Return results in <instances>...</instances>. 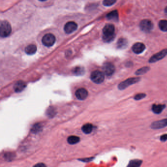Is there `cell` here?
I'll return each instance as SVG.
<instances>
[{
  "label": "cell",
  "mask_w": 167,
  "mask_h": 167,
  "mask_svg": "<svg viewBox=\"0 0 167 167\" xmlns=\"http://www.w3.org/2000/svg\"><path fill=\"white\" fill-rule=\"evenodd\" d=\"M35 166H45V165L44 164L40 163L36 165H35Z\"/></svg>",
  "instance_id": "28"
},
{
  "label": "cell",
  "mask_w": 167,
  "mask_h": 167,
  "mask_svg": "<svg viewBox=\"0 0 167 167\" xmlns=\"http://www.w3.org/2000/svg\"><path fill=\"white\" fill-rule=\"evenodd\" d=\"M140 27L143 31L149 33L153 28V24L152 21L149 20H143L140 23Z\"/></svg>",
  "instance_id": "8"
},
{
  "label": "cell",
  "mask_w": 167,
  "mask_h": 167,
  "mask_svg": "<svg viewBox=\"0 0 167 167\" xmlns=\"http://www.w3.org/2000/svg\"><path fill=\"white\" fill-rule=\"evenodd\" d=\"M167 127V118L153 122L150 127L153 130H160Z\"/></svg>",
  "instance_id": "9"
},
{
  "label": "cell",
  "mask_w": 167,
  "mask_h": 167,
  "mask_svg": "<svg viewBox=\"0 0 167 167\" xmlns=\"http://www.w3.org/2000/svg\"><path fill=\"white\" fill-rule=\"evenodd\" d=\"M80 138L76 136H70L68 138V143L70 145H75L79 142Z\"/></svg>",
  "instance_id": "20"
},
{
  "label": "cell",
  "mask_w": 167,
  "mask_h": 167,
  "mask_svg": "<svg viewBox=\"0 0 167 167\" xmlns=\"http://www.w3.org/2000/svg\"><path fill=\"white\" fill-rule=\"evenodd\" d=\"M146 95L145 93H139L134 96V99L136 101H140L146 98Z\"/></svg>",
  "instance_id": "24"
},
{
  "label": "cell",
  "mask_w": 167,
  "mask_h": 167,
  "mask_svg": "<svg viewBox=\"0 0 167 167\" xmlns=\"http://www.w3.org/2000/svg\"><path fill=\"white\" fill-rule=\"evenodd\" d=\"M158 26L160 29L162 31H167V20H161L159 23Z\"/></svg>",
  "instance_id": "22"
},
{
  "label": "cell",
  "mask_w": 167,
  "mask_h": 167,
  "mask_svg": "<svg viewBox=\"0 0 167 167\" xmlns=\"http://www.w3.org/2000/svg\"><path fill=\"white\" fill-rule=\"evenodd\" d=\"M117 47L120 49H123L126 48L127 45V41L124 38H120L117 42Z\"/></svg>",
  "instance_id": "18"
},
{
  "label": "cell",
  "mask_w": 167,
  "mask_h": 167,
  "mask_svg": "<svg viewBox=\"0 0 167 167\" xmlns=\"http://www.w3.org/2000/svg\"><path fill=\"white\" fill-rule=\"evenodd\" d=\"M90 78L92 82L96 84H101L104 80V72L96 70L91 73Z\"/></svg>",
  "instance_id": "4"
},
{
  "label": "cell",
  "mask_w": 167,
  "mask_h": 167,
  "mask_svg": "<svg viewBox=\"0 0 167 167\" xmlns=\"http://www.w3.org/2000/svg\"><path fill=\"white\" fill-rule=\"evenodd\" d=\"M26 87L27 83L25 82L22 80H19L15 83L13 86V89L14 90L15 92L19 93L23 91Z\"/></svg>",
  "instance_id": "12"
},
{
  "label": "cell",
  "mask_w": 167,
  "mask_h": 167,
  "mask_svg": "<svg viewBox=\"0 0 167 167\" xmlns=\"http://www.w3.org/2000/svg\"><path fill=\"white\" fill-rule=\"evenodd\" d=\"M115 27L112 24H107L103 29V37L102 38L105 42H110L114 40L115 37L114 34Z\"/></svg>",
  "instance_id": "1"
},
{
  "label": "cell",
  "mask_w": 167,
  "mask_h": 167,
  "mask_svg": "<svg viewBox=\"0 0 167 167\" xmlns=\"http://www.w3.org/2000/svg\"><path fill=\"white\" fill-rule=\"evenodd\" d=\"M146 47L143 43H136L132 46V50L133 52L136 54H140L144 52Z\"/></svg>",
  "instance_id": "13"
},
{
  "label": "cell",
  "mask_w": 167,
  "mask_h": 167,
  "mask_svg": "<svg viewBox=\"0 0 167 167\" xmlns=\"http://www.w3.org/2000/svg\"><path fill=\"white\" fill-rule=\"evenodd\" d=\"M106 18L112 21H117L119 19V14H118V11H112L110 12V13H108L106 15Z\"/></svg>",
  "instance_id": "16"
},
{
  "label": "cell",
  "mask_w": 167,
  "mask_h": 167,
  "mask_svg": "<svg viewBox=\"0 0 167 167\" xmlns=\"http://www.w3.org/2000/svg\"><path fill=\"white\" fill-rule=\"evenodd\" d=\"M116 0H104L103 4L106 7H110L116 3Z\"/></svg>",
  "instance_id": "23"
},
{
  "label": "cell",
  "mask_w": 167,
  "mask_h": 167,
  "mask_svg": "<svg viewBox=\"0 0 167 167\" xmlns=\"http://www.w3.org/2000/svg\"><path fill=\"white\" fill-rule=\"evenodd\" d=\"M37 51V48L34 45H29L26 47L25 49V52L26 53L29 55H33L36 53Z\"/></svg>",
  "instance_id": "15"
},
{
  "label": "cell",
  "mask_w": 167,
  "mask_h": 167,
  "mask_svg": "<svg viewBox=\"0 0 167 167\" xmlns=\"http://www.w3.org/2000/svg\"><path fill=\"white\" fill-rule=\"evenodd\" d=\"M160 140L161 142H166L167 140V134H164L161 135L160 137Z\"/></svg>",
  "instance_id": "27"
},
{
  "label": "cell",
  "mask_w": 167,
  "mask_h": 167,
  "mask_svg": "<svg viewBox=\"0 0 167 167\" xmlns=\"http://www.w3.org/2000/svg\"><path fill=\"white\" fill-rule=\"evenodd\" d=\"M165 104H153L152 106V110L153 112L156 114H159L164 110L166 108Z\"/></svg>",
  "instance_id": "14"
},
{
  "label": "cell",
  "mask_w": 167,
  "mask_h": 167,
  "mask_svg": "<svg viewBox=\"0 0 167 167\" xmlns=\"http://www.w3.org/2000/svg\"><path fill=\"white\" fill-rule=\"evenodd\" d=\"M78 25L74 22H69L67 23L64 26V31L66 34H70L73 33L77 29Z\"/></svg>",
  "instance_id": "11"
},
{
  "label": "cell",
  "mask_w": 167,
  "mask_h": 167,
  "mask_svg": "<svg viewBox=\"0 0 167 167\" xmlns=\"http://www.w3.org/2000/svg\"><path fill=\"white\" fill-rule=\"evenodd\" d=\"M83 71L84 70L82 68L78 67L75 68V69H74V73L77 75H81L82 73H84Z\"/></svg>",
  "instance_id": "25"
},
{
  "label": "cell",
  "mask_w": 167,
  "mask_h": 167,
  "mask_svg": "<svg viewBox=\"0 0 167 167\" xmlns=\"http://www.w3.org/2000/svg\"><path fill=\"white\" fill-rule=\"evenodd\" d=\"M11 27L8 22L6 21H2L0 26V35L2 37H6L11 34Z\"/></svg>",
  "instance_id": "2"
},
{
  "label": "cell",
  "mask_w": 167,
  "mask_h": 167,
  "mask_svg": "<svg viewBox=\"0 0 167 167\" xmlns=\"http://www.w3.org/2000/svg\"><path fill=\"white\" fill-rule=\"evenodd\" d=\"M82 130L83 133L88 134L92 132L93 130V126L91 124H86L82 126Z\"/></svg>",
  "instance_id": "17"
},
{
  "label": "cell",
  "mask_w": 167,
  "mask_h": 167,
  "mask_svg": "<svg viewBox=\"0 0 167 167\" xmlns=\"http://www.w3.org/2000/svg\"><path fill=\"white\" fill-rule=\"evenodd\" d=\"M150 70V68L149 67H144L141 68L140 69H139L137 70L135 74L137 75H143L147 73Z\"/></svg>",
  "instance_id": "21"
},
{
  "label": "cell",
  "mask_w": 167,
  "mask_h": 167,
  "mask_svg": "<svg viewBox=\"0 0 167 167\" xmlns=\"http://www.w3.org/2000/svg\"><path fill=\"white\" fill-rule=\"evenodd\" d=\"M41 128V127H40V124H35V126H34V127H33V131L36 133V132H37V130L39 131Z\"/></svg>",
  "instance_id": "26"
},
{
  "label": "cell",
  "mask_w": 167,
  "mask_h": 167,
  "mask_svg": "<svg viewBox=\"0 0 167 167\" xmlns=\"http://www.w3.org/2000/svg\"><path fill=\"white\" fill-rule=\"evenodd\" d=\"M102 71L107 76H111L115 71L114 65L110 62H106L102 66Z\"/></svg>",
  "instance_id": "6"
},
{
  "label": "cell",
  "mask_w": 167,
  "mask_h": 167,
  "mask_svg": "<svg viewBox=\"0 0 167 167\" xmlns=\"http://www.w3.org/2000/svg\"><path fill=\"white\" fill-rule=\"evenodd\" d=\"M40 1H45L46 0H39Z\"/></svg>",
  "instance_id": "30"
},
{
  "label": "cell",
  "mask_w": 167,
  "mask_h": 167,
  "mask_svg": "<svg viewBox=\"0 0 167 167\" xmlns=\"http://www.w3.org/2000/svg\"><path fill=\"white\" fill-rule=\"evenodd\" d=\"M76 98L80 101H83L87 98L88 95V92L85 88H81L76 90L75 93Z\"/></svg>",
  "instance_id": "10"
},
{
  "label": "cell",
  "mask_w": 167,
  "mask_h": 167,
  "mask_svg": "<svg viewBox=\"0 0 167 167\" xmlns=\"http://www.w3.org/2000/svg\"><path fill=\"white\" fill-rule=\"evenodd\" d=\"M143 161L139 159H134L131 160L128 165V167H139L141 166Z\"/></svg>",
  "instance_id": "19"
},
{
  "label": "cell",
  "mask_w": 167,
  "mask_h": 167,
  "mask_svg": "<svg viewBox=\"0 0 167 167\" xmlns=\"http://www.w3.org/2000/svg\"><path fill=\"white\" fill-rule=\"evenodd\" d=\"M42 42L46 47H51L56 42V37L53 34H47L42 38Z\"/></svg>",
  "instance_id": "5"
},
{
  "label": "cell",
  "mask_w": 167,
  "mask_h": 167,
  "mask_svg": "<svg viewBox=\"0 0 167 167\" xmlns=\"http://www.w3.org/2000/svg\"><path fill=\"white\" fill-rule=\"evenodd\" d=\"M167 55V49L163 50L159 52V53H156L155 55L152 56V57H150V59H149V63H153L157 62V61H159L160 60L162 59L163 58H164Z\"/></svg>",
  "instance_id": "7"
},
{
  "label": "cell",
  "mask_w": 167,
  "mask_h": 167,
  "mask_svg": "<svg viewBox=\"0 0 167 167\" xmlns=\"http://www.w3.org/2000/svg\"><path fill=\"white\" fill-rule=\"evenodd\" d=\"M165 13L166 14V15L167 16V7L165 8Z\"/></svg>",
  "instance_id": "29"
},
{
  "label": "cell",
  "mask_w": 167,
  "mask_h": 167,
  "mask_svg": "<svg viewBox=\"0 0 167 167\" xmlns=\"http://www.w3.org/2000/svg\"><path fill=\"white\" fill-rule=\"evenodd\" d=\"M140 78H128L126 80H124L123 82H121L119 84L118 86V88L120 90H123L126 89V88L129 87L132 84H135L140 82Z\"/></svg>",
  "instance_id": "3"
}]
</instances>
